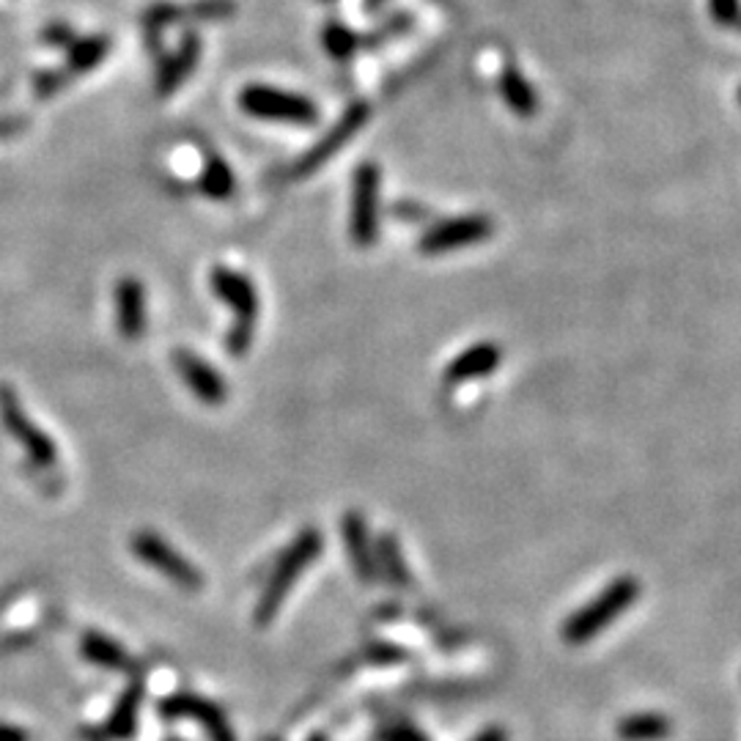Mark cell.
Segmentation results:
<instances>
[{
    "mask_svg": "<svg viewBox=\"0 0 741 741\" xmlns=\"http://www.w3.org/2000/svg\"><path fill=\"white\" fill-rule=\"evenodd\" d=\"M209 285L217 294L220 302H225L231 313H234V324H231L228 335H225V351L231 357H245L247 349L256 338L258 324V289L245 272L225 263H214L209 272Z\"/></svg>",
    "mask_w": 741,
    "mask_h": 741,
    "instance_id": "obj_1",
    "label": "cell"
},
{
    "mask_svg": "<svg viewBox=\"0 0 741 741\" xmlns=\"http://www.w3.org/2000/svg\"><path fill=\"white\" fill-rule=\"evenodd\" d=\"M637 598H640V580L629 574L618 576L598 596H593L585 607L571 613L560 635L569 645H585L593 637L602 635L613 620H618Z\"/></svg>",
    "mask_w": 741,
    "mask_h": 741,
    "instance_id": "obj_2",
    "label": "cell"
},
{
    "mask_svg": "<svg viewBox=\"0 0 741 741\" xmlns=\"http://www.w3.org/2000/svg\"><path fill=\"white\" fill-rule=\"evenodd\" d=\"M324 538L316 527H305L294 541L289 543L283 554H280L278 565H274L272 576H269L267 587H263L261 598L256 604V624L267 626L269 620H274V615L280 613V604L289 596L291 585L300 580L307 571V565L322 554Z\"/></svg>",
    "mask_w": 741,
    "mask_h": 741,
    "instance_id": "obj_3",
    "label": "cell"
},
{
    "mask_svg": "<svg viewBox=\"0 0 741 741\" xmlns=\"http://www.w3.org/2000/svg\"><path fill=\"white\" fill-rule=\"evenodd\" d=\"M239 108L261 121H283V124L311 126L318 121V108L307 97L283 91V88L250 82L239 91Z\"/></svg>",
    "mask_w": 741,
    "mask_h": 741,
    "instance_id": "obj_4",
    "label": "cell"
},
{
    "mask_svg": "<svg viewBox=\"0 0 741 741\" xmlns=\"http://www.w3.org/2000/svg\"><path fill=\"white\" fill-rule=\"evenodd\" d=\"M0 420H3L5 431L25 448L27 459H31L33 464L36 467L58 464V445L44 434V428H38L36 423L27 417L14 384L0 382Z\"/></svg>",
    "mask_w": 741,
    "mask_h": 741,
    "instance_id": "obj_5",
    "label": "cell"
},
{
    "mask_svg": "<svg viewBox=\"0 0 741 741\" xmlns=\"http://www.w3.org/2000/svg\"><path fill=\"white\" fill-rule=\"evenodd\" d=\"M132 554H135L141 563H146L148 569H154L157 574H162L165 580L173 582L181 591H201L203 576L184 554L176 552L162 536L151 530H137L130 541Z\"/></svg>",
    "mask_w": 741,
    "mask_h": 741,
    "instance_id": "obj_6",
    "label": "cell"
},
{
    "mask_svg": "<svg viewBox=\"0 0 741 741\" xmlns=\"http://www.w3.org/2000/svg\"><path fill=\"white\" fill-rule=\"evenodd\" d=\"M236 11L234 0H192V3H154L143 14V31H146V44L159 55V33L170 25H184V22H214L228 20Z\"/></svg>",
    "mask_w": 741,
    "mask_h": 741,
    "instance_id": "obj_7",
    "label": "cell"
},
{
    "mask_svg": "<svg viewBox=\"0 0 741 741\" xmlns=\"http://www.w3.org/2000/svg\"><path fill=\"white\" fill-rule=\"evenodd\" d=\"M351 242L371 247L379 234V170L373 162H362L351 187Z\"/></svg>",
    "mask_w": 741,
    "mask_h": 741,
    "instance_id": "obj_8",
    "label": "cell"
},
{
    "mask_svg": "<svg viewBox=\"0 0 741 741\" xmlns=\"http://www.w3.org/2000/svg\"><path fill=\"white\" fill-rule=\"evenodd\" d=\"M366 119H368V104L366 102L351 104V108L344 113V119H338V124H335L333 130H329L327 135L316 143V146L307 148V151L302 154V157L296 159L289 170H285V179H305V176L316 173V170L322 168V165L327 162V159L333 157V154L338 151L346 141L355 137V132L366 124Z\"/></svg>",
    "mask_w": 741,
    "mask_h": 741,
    "instance_id": "obj_9",
    "label": "cell"
},
{
    "mask_svg": "<svg viewBox=\"0 0 741 741\" xmlns=\"http://www.w3.org/2000/svg\"><path fill=\"white\" fill-rule=\"evenodd\" d=\"M173 368L181 377V382H184L187 388L192 390V395H195L198 401H203V404L217 406L228 398V384H225V379L220 377V371L212 362H206L201 355H195V351L184 349V346L176 349Z\"/></svg>",
    "mask_w": 741,
    "mask_h": 741,
    "instance_id": "obj_10",
    "label": "cell"
},
{
    "mask_svg": "<svg viewBox=\"0 0 741 741\" xmlns=\"http://www.w3.org/2000/svg\"><path fill=\"white\" fill-rule=\"evenodd\" d=\"M113 307H115V329L121 338L137 340L146 335L148 324V305H146V285L135 274H124L115 280L113 289Z\"/></svg>",
    "mask_w": 741,
    "mask_h": 741,
    "instance_id": "obj_11",
    "label": "cell"
},
{
    "mask_svg": "<svg viewBox=\"0 0 741 741\" xmlns=\"http://www.w3.org/2000/svg\"><path fill=\"white\" fill-rule=\"evenodd\" d=\"M198 60H201V38L195 31H187L173 53H159L157 71H154V88L159 97L173 93L195 71Z\"/></svg>",
    "mask_w": 741,
    "mask_h": 741,
    "instance_id": "obj_12",
    "label": "cell"
},
{
    "mask_svg": "<svg viewBox=\"0 0 741 741\" xmlns=\"http://www.w3.org/2000/svg\"><path fill=\"white\" fill-rule=\"evenodd\" d=\"M492 234V220L486 217H459V220H445L437 228L428 231L420 239V252L428 256H437V252L456 250V247L472 245V242H481Z\"/></svg>",
    "mask_w": 741,
    "mask_h": 741,
    "instance_id": "obj_13",
    "label": "cell"
},
{
    "mask_svg": "<svg viewBox=\"0 0 741 741\" xmlns=\"http://www.w3.org/2000/svg\"><path fill=\"white\" fill-rule=\"evenodd\" d=\"M159 711L170 719H192L201 728H206V733L212 736V741H234L228 722H225L223 714L212 706V703L201 700L195 695H173L159 706Z\"/></svg>",
    "mask_w": 741,
    "mask_h": 741,
    "instance_id": "obj_14",
    "label": "cell"
},
{
    "mask_svg": "<svg viewBox=\"0 0 741 741\" xmlns=\"http://www.w3.org/2000/svg\"><path fill=\"white\" fill-rule=\"evenodd\" d=\"M344 538H346V552H349L351 565H355V574L360 576L362 582H373L377 580V549H373L371 532H368L366 516L357 514V510H349L344 516Z\"/></svg>",
    "mask_w": 741,
    "mask_h": 741,
    "instance_id": "obj_15",
    "label": "cell"
},
{
    "mask_svg": "<svg viewBox=\"0 0 741 741\" xmlns=\"http://www.w3.org/2000/svg\"><path fill=\"white\" fill-rule=\"evenodd\" d=\"M615 733L620 741H664L673 736V722L659 711H637L618 719Z\"/></svg>",
    "mask_w": 741,
    "mask_h": 741,
    "instance_id": "obj_16",
    "label": "cell"
},
{
    "mask_svg": "<svg viewBox=\"0 0 741 741\" xmlns=\"http://www.w3.org/2000/svg\"><path fill=\"white\" fill-rule=\"evenodd\" d=\"M108 53H110L108 36L75 38V42L66 47V66H60V69L69 75V80H75V77L88 75L91 69H97V66L108 58Z\"/></svg>",
    "mask_w": 741,
    "mask_h": 741,
    "instance_id": "obj_17",
    "label": "cell"
},
{
    "mask_svg": "<svg viewBox=\"0 0 741 741\" xmlns=\"http://www.w3.org/2000/svg\"><path fill=\"white\" fill-rule=\"evenodd\" d=\"M80 651L88 662L99 664L104 670H126L130 667V653L124 645H119L115 640H110L108 635H99V631H86L80 640Z\"/></svg>",
    "mask_w": 741,
    "mask_h": 741,
    "instance_id": "obj_18",
    "label": "cell"
},
{
    "mask_svg": "<svg viewBox=\"0 0 741 741\" xmlns=\"http://www.w3.org/2000/svg\"><path fill=\"white\" fill-rule=\"evenodd\" d=\"M198 187H201L203 195L212 198V201H228L236 190L234 170L228 168V162H225L220 154L209 151L206 159H203V170H201V179H198Z\"/></svg>",
    "mask_w": 741,
    "mask_h": 741,
    "instance_id": "obj_19",
    "label": "cell"
},
{
    "mask_svg": "<svg viewBox=\"0 0 741 741\" xmlns=\"http://www.w3.org/2000/svg\"><path fill=\"white\" fill-rule=\"evenodd\" d=\"M499 362V349L492 344L475 346V349L464 351L453 366L448 368V379L450 382H464V379H475L483 377V373L494 371Z\"/></svg>",
    "mask_w": 741,
    "mask_h": 741,
    "instance_id": "obj_20",
    "label": "cell"
},
{
    "mask_svg": "<svg viewBox=\"0 0 741 741\" xmlns=\"http://www.w3.org/2000/svg\"><path fill=\"white\" fill-rule=\"evenodd\" d=\"M373 549H377L384 576H388L395 587H412V574L409 569H406L404 554H401L398 538H395L393 532H382Z\"/></svg>",
    "mask_w": 741,
    "mask_h": 741,
    "instance_id": "obj_21",
    "label": "cell"
},
{
    "mask_svg": "<svg viewBox=\"0 0 741 741\" xmlns=\"http://www.w3.org/2000/svg\"><path fill=\"white\" fill-rule=\"evenodd\" d=\"M499 93L508 102V108L519 115H532L536 113V93L532 88L527 86L525 77L519 71L508 69L503 77H499Z\"/></svg>",
    "mask_w": 741,
    "mask_h": 741,
    "instance_id": "obj_22",
    "label": "cell"
},
{
    "mask_svg": "<svg viewBox=\"0 0 741 741\" xmlns=\"http://www.w3.org/2000/svg\"><path fill=\"white\" fill-rule=\"evenodd\" d=\"M141 692L137 689H130L124 697H121L119 706L113 708V714H110V733L119 736V739H124V736H130L132 730H135V717H137V703H141Z\"/></svg>",
    "mask_w": 741,
    "mask_h": 741,
    "instance_id": "obj_23",
    "label": "cell"
},
{
    "mask_svg": "<svg viewBox=\"0 0 741 741\" xmlns=\"http://www.w3.org/2000/svg\"><path fill=\"white\" fill-rule=\"evenodd\" d=\"M360 44H362L360 36H355L349 27L338 25V22H329V25L324 27V47H327V53L333 55V58L338 60L351 58V53H355Z\"/></svg>",
    "mask_w": 741,
    "mask_h": 741,
    "instance_id": "obj_24",
    "label": "cell"
},
{
    "mask_svg": "<svg viewBox=\"0 0 741 741\" xmlns=\"http://www.w3.org/2000/svg\"><path fill=\"white\" fill-rule=\"evenodd\" d=\"M377 741H428L415 725L409 722H393L377 733Z\"/></svg>",
    "mask_w": 741,
    "mask_h": 741,
    "instance_id": "obj_25",
    "label": "cell"
},
{
    "mask_svg": "<svg viewBox=\"0 0 741 741\" xmlns=\"http://www.w3.org/2000/svg\"><path fill=\"white\" fill-rule=\"evenodd\" d=\"M708 9H711L714 20L719 25H736L741 20V3L739 0H708Z\"/></svg>",
    "mask_w": 741,
    "mask_h": 741,
    "instance_id": "obj_26",
    "label": "cell"
},
{
    "mask_svg": "<svg viewBox=\"0 0 741 741\" xmlns=\"http://www.w3.org/2000/svg\"><path fill=\"white\" fill-rule=\"evenodd\" d=\"M75 31H71L69 25H64V22H53V25L44 27L42 33V42L47 44V47H58V49H66L71 42H75Z\"/></svg>",
    "mask_w": 741,
    "mask_h": 741,
    "instance_id": "obj_27",
    "label": "cell"
},
{
    "mask_svg": "<svg viewBox=\"0 0 741 741\" xmlns=\"http://www.w3.org/2000/svg\"><path fill=\"white\" fill-rule=\"evenodd\" d=\"M0 741H27V733L16 725L0 722Z\"/></svg>",
    "mask_w": 741,
    "mask_h": 741,
    "instance_id": "obj_28",
    "label": "cell"
},
{
    "mask_svg": "<svg viewBox=\"0 0 741 741\" xmlns=\"http://www.w3.org/2000/svg\"><path fill=\"white\" fill-rule=\"evenodd\" d=\"M472 741H508V730L499 728V725H494V728L481 730V733H478Z\"/></svg>",
    "mask_w": 741,
    "mask_h": 741,
    "instance_id": "obj_29",
    "label": "cell"
},
{
    "mask_svg": "<svg viewBox=\"0 0 741 741\" xmlns=\"http://www.w3.org/2000/svg\"><path fill=\"white\" fill-rule=\"evenodd\" d=\"M22 124L25 121H16V119H0V137L5 135H14V132L22 130Z\"/></svg>",
    "mask_w": 741,
    "mask_h": 741,
    "instance_id": "obj_30",
    "label": "cell"
}]
</instances>
